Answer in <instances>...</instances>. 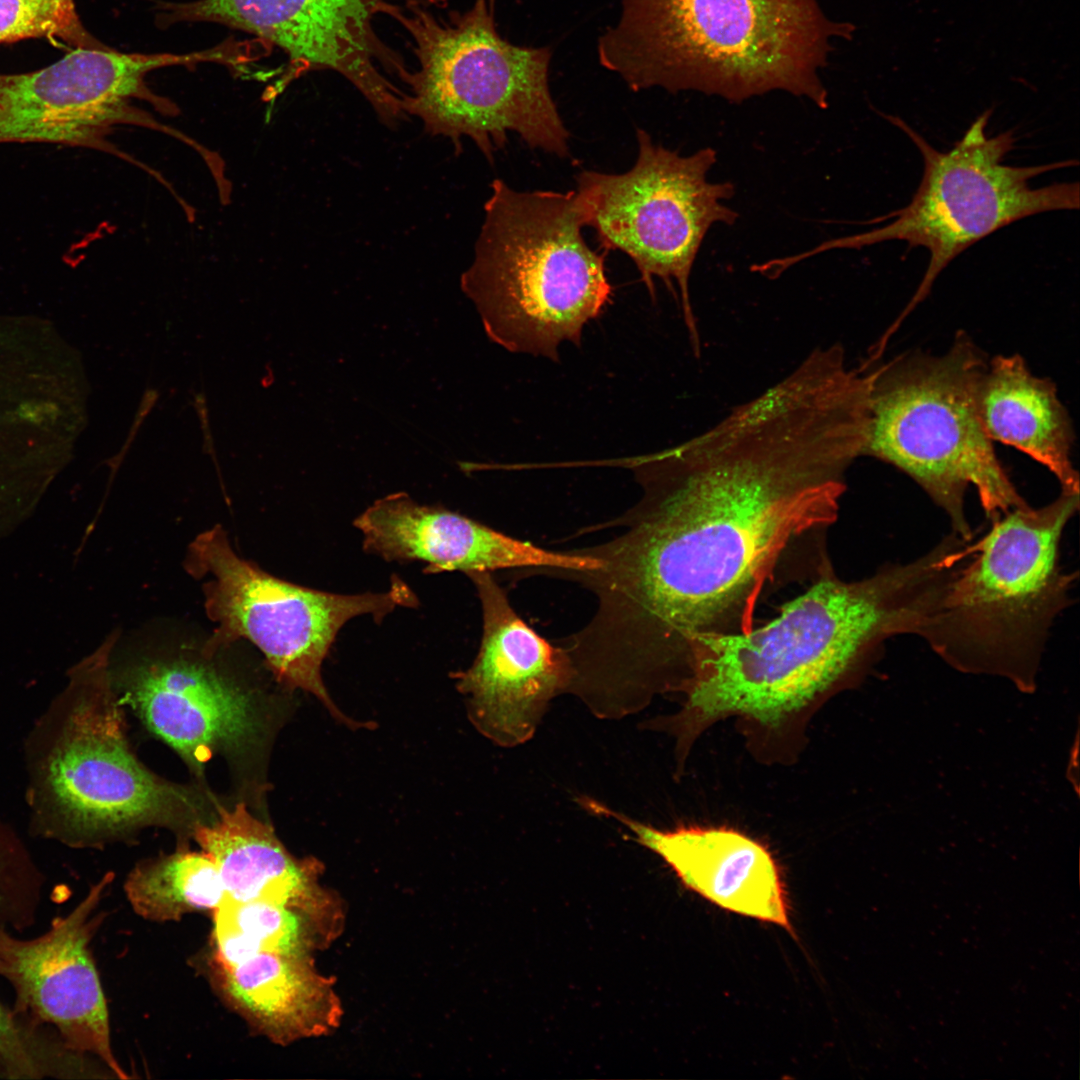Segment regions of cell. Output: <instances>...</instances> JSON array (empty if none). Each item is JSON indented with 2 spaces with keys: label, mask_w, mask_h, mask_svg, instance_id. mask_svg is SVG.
I'll return each instance as SVG.
<instances>
[{
  "label": "cell",
  "mask_w": 1080,
  "mask_h": 1080,
  "mask_svg": "<svg viewBox=\"0 0 1080 1080\" xmlns=\"http://www.w3.org/2000/svg\"><path fill=\"white\" fill-rule=\"evenodd\" d=\"M491 189L461 287L492 341L558 362L559 346H580L611 301L604 257L583 238L577 191H517L500 179Z\"/></svg>",
  "instance_id": "cell-6"
},
{
  "label": "cell",
  "mask_w": 1080,
  "mask_h": 1080,
  "mask_svg": "<svg viewBox=\"0 0 1080 1080\" xmlns=\"http://www.w3.org/2000/svg\"><path fill=\"white\" fill-rule=\"evenodd\" d=\"M867 418L827 372L799 364L704 433L631 470L639 501L581 549L599 562L570 571L596 598L583 648L622 676L683 675L701 637L745 633L786 552L830 526L846 474L862 456Z\"/></svg>",
  "instance_id": "cell-1"
},
{
  "label": "cell",
  "mask_w": 1080,
  "mask_h": 1080,
  "mask_svg": "<svg viewBox=\"0 0 1080 1080\" xmlns=\"http://www.w3.org/2000/svg\"><path fill=\"white\" fill-rule=\"evenodd\" d=\"M45 875L16 830L0 817V928L23 933L37 921Z\"/></svg>",
  "instance_id": "cell-25"
},
{
  "label": "cell",
  "mask_w": 1080,
  "mask_h": 1080,
  "mask_svg": "<svg viewBox=\"0 0 1080 1080\" xmlns=\"http://www.w3.org/2000/svg\"><path fill=\"white\" fill-rule=\"evenodd\" d=\"M483 612V634L473 664L456 674L470 719L502 747L530 740L552 699L571 690L574 669L563 646L531 628L491 572L466 574Z\"/></svg>",
  "instance_id": "cell-15"
},
{
  "label": "cell",
  "mask_w": 1080,
  "mask_h": 1080,
  "mask_svg": "<svg viewBox=\"0 0 1080 1080\" xmlns=\"http://www.w3.org/2000/svg\"><path fill=\"white\" fill-rule=\"evenodd\" d=\"M111 635L74 665L24 739L29 831L74 849L102 848L148 826L192 834L206 798L145 767L131 750L115 689Z\"/></svg>",
  "instance_id": "cell-4"
},
{
  "label": "cell",
  "mask_w": 1080,
  "mask_h": 1080,
  "mask_svg": "<svg viewBox=\"0 0 1080 1080\" xmlns=\"http://www.w3.org/2000/svg\"><path fill=\"white\" fill-rule=\"evenodd\" d=\"M987 364L974 342L959 333L941 355L912 352L864 365L870 420L863 456L909 476L964 539L973 538L964 508L969 487L990 521L1028 504L980 419L979 388Z\"/></svg>",
  "instance_id": "cell-8"
},
{
  "label": "cell",
  "mask_w": 1080,
  "mask_h": 1080,
  "mask_svg": "<svg viewBox=\"0 0 1080 1080\" xmlns=\"http://www.w3.org/2000/svg\"><path fill=\"white\" fill-rule=\"evenodd\" d=\"M185 569L203 581L207 616L216 624L205 656L239 639L252 642L276 679L316 696L340 720L350 722L331 700L321 667L340 628L371 614L381 620L397 606H415L408 585L393 578L382 593L335 594L299 586L261 570L238 556L225 530L216 525L198 535L186 554Z\"/></svg>",
  "instance_id": "cell-10"
},
{
  "label": "cell",
  "mask_w": 1080,
  "mask_h": 1080,
  "mask_svg": "<svg viewBox=\"0 0 1080 1080\" xmlns=\"http://www.w3.org/2000/svg\"><path fill=\"white\" fill-rule=\"evenodd\" d=\"M452 0H196L164 3L160 25L215 22L255 35L287 57L281 88L311 71L348 80L389 124L402 114L403 91L389 78L406 72L401 54L377 34L374 21L396 5L446 7Z\"/></svg>",
  "instance_id": "cell-12"
},
{
  "label": "cell",
  "mask_w": 1080,
  "mask_h": 1080,
  "mask_svg": "<svg viewBox=\"0 0 1080 1080\" xmlns=\"http://www.w3.org/2000/svg\"><path fill=\"white\" fill-rule=\"evenodd\" d=\"M581 801L626 827L634 841L661 857L687 889L724 910L793 931L781 873L761 843L724 827L660 830L595 800Z\"/></svg>",
  "instance_id": "cell-18"
},
{
  "label": "cell",
  "mask_w": 1080,
  "mask_h": 1080,
  "mask_svg": "<svg viewBox=\"0 0 1080 1080\" xmlns=\"http://www.w3.org/2000/svg\"><path fill=\"white\" fill-rule=\"evenodd\" d=\"M978 402L992 442L1011 446L1043 465L1061 490L1079 492V475L1071 460V419L1049 378L1034 375L1018 354L998 355L988 361Z\"/></svg>",
  "instance_id": "cell-21"
},
{
  "label": "cell",
  "mask_w": 1080,
  "mask_h": 1080,
  "mask_svg": "<svg viewBox=\"0 0 1080 1080\" xmlns=\"http://www.w3.org/2000/svg\"><path fill=\"white\" fill-rule=\"evenodd\" d=\"M991 110L982 113L948 151L933 148L903 120L887 116L914 142L923 156L922 180L910 203L892 213L891 223L868 232L821 243L792 256L797 263L832 249H859L884 241H906L930 253L922 281L907 306L879 340L886 344L905 318L930 293L939 274L964 250L1020 219L1038 213L1079 208V184L1056 183L1032 188L1030 180L1077 164L1061 161L1010 166L1004 157L1014 148L1012 130L988 136Z\"/></svg>",
  "instance_id": "cell-9"
},
{
  "label": "cell",
  "mask_w": 1080,
  "mask_h": 1080,
  "mask_svg": "<svg viewBox=\"0 0 1080 1080\" xmlns=\"http://www.w3.org/2000/svg\"><path fill=\"white\" fill-rule=\"evenodd\" d=\"M495 1L475 0L447 17L416 4L387 13L407 32L417 62L401 79L408 89L402 108L432 136L456 146L470 138L489 161L509 132L533 149L567 157L569 133L548 85L551 49L503 39Z\"/></svg>",
  "instance_id": "cell-7"
},
{
  "label": "cell",
  "mask_w": 1080,
  "mask_h": 1080,
  "mask_svg": "<svg viewBox=\"0 0 1080 1080\" xmlns=\"http://www.w3.org/2000/svg\"><path fill=\"white\" fill-rule=\"evenodd\" d=\"M341 915L319 914L270 900L226 899L213 911L210 963L229 966L258 952L307 956L339 932Z\"/></svg>",
  "instance_id": "cell-22"
},
{
  "label": "cell",
  "mask_w": 1080,
  "mask_h": 1080,
  "mask_svg": "<svg viewBox=\"0 0 1080 1080\" xmlns=\"http://www.w3.org/2000/svg\"><path fill=\"white\" fill-rule=\"evenodd\" d=\"M199 52L122 53L74 48L42 69L0 74V144L49 143L112 151L108 130L129 120L133 98L161 101L145 77L167 66H193Z\"/></svg>",
  "instance_id": "cell-13"
},
{
  "label": "cell",
  "mask_w": 1080,
  "mask_h": 1080,
  "mask_svg": "<svg viewBox=\"0 0 1080 1080\" xmlns=\"http://www.w3.org/2000/svg\"><path fill=\"white\" fill-rule=\"evenodd\" d=\"M114 874L106 873L65 915L31 939L0 928V976L14 990L13 1010L52 1028L72 1051L94 1058L116 1078L109 1014L91 942L105 920L100 909Z\"/></svg>",
  "instance_id": "cell-14"
},
{
  "label": "cell",
  "mask_w": 1080,
  "mask_h": 1080,
  "mask_svg": "<svg viewBox=\"0 0 1080 1080\" xmlns=\"http://www.w3.org/2000/svg\"><path fill=\"white\" fill-rule=\"evenodd\" d=\"M599 37L600 64L633 91H696L733 103L772 91L828 107L821 72L854 26L818 0H620Z\"/></svg>",
  "instance_id": "cell-3"
},
{
  "label": "cell",
  "mask_w": 1080,
  "mask_h": 1080,
  "mask_svg": "<svg viewBox=\"0 0 1080 1080\" xmlns=\"http://www.w3.org/2000/svg\"><path fill=\"white\" fill-rule=\"evenodd\" d=\"M366 551L388 561H421L429 572L500 569L596 568L579 550H546L501 533L461 514L421 505L403 493L377 500L354 521Z\"/></svg>",
  "instance_id": "cell-17"
},
{
  "label": "cell",
  "mask_w": 1080,
  "mask_h": 1080,
  "mask_svg": "<svg viewBox=\"0 0 1080 1080\" xmlns=\"http://www.w3.org/2000/svg\"><path fill=\"white\" fill-rule=\"evenodd\" d=\"M945 569L931 549L858 581L824 570L764 626L699 638L670 721L680 743L732 715L776 724L858 674L886 640L914 634Z\"/></svg>",
  "instance_id": "cell-2"
},
{
  "label": "cell",
  "mask_w": 1080,
  "mask_h": 1080,
  "mask_svg": "<svg viewBox=\"0 0 1080 1080\" xmlns=\"http://www.w3.org/2000/svg\"><path fill=\"white\" fill-rule=\"evenodd\" d=\"M638 157L622 174L583 171L576 180L586 217L602 247L620 250L635 263L651 297L654 278L676 295L695 356L700 355L697 320L690 300L693 264L709 229L733 225L738 213L725 204L735 194L731 182H710L717 161L711 147L691 155L655 144L637 129Z\"/></svg>",
  "instance_id": "cell-11"
},
{
  "label": "cell",
  "mask_w": 1080,
  "mask_h": 1080,
  "mask_svg": "<svg viewBox=\"0 0 1080 1080\" xmlns=\"http://www.w3.org/2000/svg\"><path fill=\"white\" fill-rule=\"evenodd\" d=\"M191 835L215 863L226 899L270 900L313 913L342 914L335 896L319 883L320 863L293 856L244 803L232 809L217 806L214 818L198 824Z\"/></svg>",
  "instance_id": "cell-19"
},
{
  "label": "cell",
  "mask_w": 1080,
  "mask_h": 1080,
  "mask_svg": "<svg viewBox=\"0 0 1080 1080\" xmlns=\"http://www.w3.org/2000/svg\"><path fill=\"white\" fill-rule=\"evenodd\" d=\"M124 891L134 912L154 922L213 912L227 898L215 863L202 850H178L138 863L129 872Z\"/></svg>",
  "instance_id": "cell-23"
},
{
  "label": "cell",
  "mask_w": 1080,
  "mask_h": 1080,
  "mask_svg": "<svg viewBox=\"0 0 1080 1080\" xmlns=\"http://www.w3.org/2000/svg\"><path fill=\"white\" fill-rule=\"evenodd\" d=\"M1078 508L1079 492L1061 490L991 520L914 635L957 670L1032 691L1050 628L1071 602L1076 576L1060 565V542Z\"/></svg>",
  "instance_id": "cell-5"
},
{
  "label": "cell",
  "mask_w": 1080,
  "mask_h": 1080,
  "mask_svg": "<svg viewBox=\"0 0 1080 1080\" xmlns=\"http://www.w3.org/2000/svg\"><path fill=\"white\" fill-rule=\"evenodd\" d=\"M48 39L74 48H107L84 27L74 0H0V45Z\"/></svg>",
  "instance_id": "cell-26"
},
{
  "label": "cell",
  "mask_w": 1080,
  "mask_h": 1080,
  "mask_svg": "<svg viewBox=\"0 0 1080 1080\" xmlns=\"http://www.w3.org/2000/svg\"><path fill=\"white\" fill-rule=\"evenodd\" d=\"M209 967L225 1003L273 1043L320 1036L339 1023V1000L312 957L258 952L233 965Z\"/></svg>",
  "instance_id": "cell-20"
},
{
  "label": "cell",
  "mask_w": 1080,
  "mask_h": 1080,
  "mask_svg": "<svg viewBox=\"0 0 1080 1080\" xmlns=\"http://www.w3.org/2000/svg\"><path fill=\"white\" fill-rule=\"evenodd\" d=\"M208 658L145 661L121 683L113 679L121 703L198 773L217 752L246 744L258 730L252 697Z\"/></svg>",
  "instance_id": "cell-16"
},
{
  "label": "cell",
  "mask_w": 1080,
  "mask_h": 1080,
  "mask_svg": "<svg viewBox=\"0 0 1080 1080\" xmlns=\"http://www.w3.org/2000/svg\"><path fill=\"white\" fill-rule=\"evenodd\" d=\"M98 1062L70 1050L50 1027L18 1014L0 1000V1078H97Z\"/></svg>",
  "instance_id": "cell-24"
}]
</instances>
